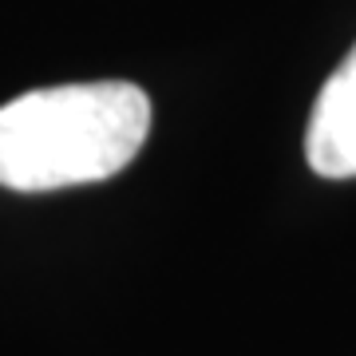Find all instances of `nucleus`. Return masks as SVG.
Instances as JSON below:
<instances>
[{
    "instance_id": "f257e3e1",
    "label": "nucleus",
    "mask_w": 356,
    "mask_h": 356,
    "mask_svg": "<svg viewBox=\"0 0 356 356\" xmlns=\"http://www.w3.org/2000/svg\"><path fill=\"white\" fill-rule=\"evenodd\" d=\"M151 95L127 79L36 88L0 103V186L44 194L103 182L135 163Z\"/></svg>"
},
{
    "instance_id": "f03ea898",
    "label": "nucleus",
    "mask_w": 356,
    "mask_h": 356,
    "mask_svg": "<svg viewBox=\"0 0 356 356\" xmlns=\"http://www.w3.org/2000/svg\"><path fill=\"white\" fill-rule=\"evenodd\" d=\"M305 159L321 178H356V44L313 103Z\"/></svg>"
}]
</instances>
